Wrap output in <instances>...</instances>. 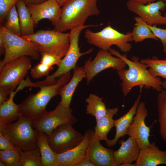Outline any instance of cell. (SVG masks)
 I'll list each match as a JSON object with an SVG mask.
<instances>
[{"instance_id": "obj_1", "label": "cell", "mask_w": 166, "mask_h": 166, "mask_svg": "<svg viewBox=\"0 0 166 166\" xmlns=\"http://www.w3.org/2000/svg\"><path fill=\"white\" fill-rule=\"evenodd\" d=\"M113 55L123 60L128 66L117 71L121 80L122 91L125 97L135 86H144L147 88H152L158 92L162 90V83L160 78L152 76L148 69V66L139 61V58L133 56L131 60L125 54L121 55L118 51L110 48L109 51Z\"/></svg>"}, {"instance_id": "obj_2", "label": "cell", "mask_w": 166, "mask_h": 166, "mask_svg": "<svg viewBox=\"0 0 166 166\" xmlns=\"http://www.w3.org/2000/svg\"><path fill=\"white\" fill-rule=\"evenodd\" d=\"M71 77L69 71L60 77L55 83L41 86L37 93L29 96L18 105L21 115L32 120L38 117L46 110V106L50 100L60 94Z\"/></svg>"}, {"instance_id": "obj_3", "label": "cell", "mask_w": 166, "mask_h": 166, "mask_svg": "<svg viewBox=\"0 0 166 166\" xmlns=\"http://www.w3.org/2000/svg\"><path fill=\"white\" fill-rule=\"evenodd\" d=\"M99 0H69L63 6L60 18L54 30L63 32L84 25L88 18L99 14Z\"/></svg>"}, {"instance_id": "obj_4", "label": "cell", "mask_w": 166, "mask_h": 166, "mask_svg": "<svg viewBox=\"0 0 166 166\" xmlns=\"http://www.w3.org/2000/svg\"><path fill=\"white\" fill-rule=\"evenodd\" d=\"M99 25L100 24L84 25L74 27L70 30L69 33L70 42L69 48L57 69L52 74L46 76L43 80L34 82V87L40 88L43 86L54 84L57 81V78L70 71L71 69H74L76 67V64L79 58L84 55L91 53L93 50V48H91L85 52H80L78 42L81 32L86 28Z\"/></svg>"}, {"instance_id": "obj_5", "label": "cell", "mask_w": 166, "mask_h": 166, "mask_svg": "<svg viewBox=\"0 0 166 166\" xmlns=\"http://www.w3.org/2000/svg\"><path fill=\"white\" fill-rule=\"evenodd\" d=\"M32 120L21 116L14 122L0 126V132L19 151H26L37 146L38 132L33 128Z\"/></svg>"}, {"instance_id": "obj_6", "label": "cell", "mask_w": 166, "mask_h": 166, "mask_svg": "<svg viewBox=\"0 0 166 166\" xmlns=\"http://www.w3.org/2000/svg\"><path fill=\"white\" fill-rule=\"evenodd\" d=\"M0 31L5 45L4 56L0 62V70L6 64L22 57L28 56L34 60L39 58L40 54L37 43L12 33L2 25Z\"/></svg>"}, {"instance_id": "obj_7", "label": "cell", "mask_w": 166, "mask_h": 166, "mask_svg": "<svg viewBox=\"0 0 166 166\" xmlns=\"http://www.w3.org/2000/svg\"><path fill=\"white\" fill-rule=\"evenodd\" d=\"M84 34L89 44L104 50L109 51L113 45L124 53L130 51L132 48V45L129 43L133 41L131 33L128 32L125 34L120 33L110 25L97 32L87 29Z\"/></svg>"}, {"instance_id": "obj_8", "label": "cell", "mask_w": 166, "mask_h": 166, "mask_svg": "<svg viewBox=\"0 0 166 166\" xmlns=\"http://www.w3.org/2000/svg\"><path fill=\"white\" fill-rule=\"evenodd\" d=\"M21 36L38 44L40 53L47 52L62 59L66 55L69 45V34L54 29L41 30L32 35Z\"/></svg>"}, {"instance_id": "obj_9", "label": "cell", "mask_w": 166, "mask_h": 166, "mask_svg": "<svg viewBox=\"0 0 166 166\" xmlns=\"http://www.w3.org/2000/svg\"><path fill=\"white\" fill-rule=\"evenodd\" d=\"M72 110L65 107L60 103L53 110H46L38 117L32 120V126L39 132L47 136L50 134L56 128L62 124L73 125L77 120L72 114Z\"/></svg>"}, {"instance_id": "obj_10", "label": "cell", "mask_w": 166, "mask_h": 166, "mask_svg": "<svg viewBox=\"0 0 166 166\" xmlns=\"http://www.w3.org/2000/svg\"><path fill=\"white\" fill-rule=\"evenodd\" d=\"M31 58L23 56L5 65L0 70V88L10 94L14 91L31 69Z\"/></svg>"}, {"instance_id": "obj_11", "label": "cell", "mask_w": 166, "mask_h": 166, "mask_svg": "<svg viewBox=\"0 0 166 166\" xmlns=\"http://www.w3.org/2000/svg\"><path fill=\"white\" fill-rule=\"evenodd\" d=\"M47 136L51 148L56 154H60L78 145L84 135L76 130L72 125L67 124L58 126Z\"/></svg>"}, {"instance_id": "obj_12", "label": "cell", "mask_w": 166, "mask_h": 166, "mask_svg": "<svg viewBox=\"0 0 166 166\" xmlns=\"http://www.w3.org/2000/svg\"><path fill=\"white\" fill-rule=\"evenodd\" d=\"M113 55L109 51L100 49L93 60L90 57L85 61L83 67L87 84L97 74L105 69L112 68L117 71L125 68L127 65L124 61Z\"/></svg>"}, {"instance_id": "obj_13", "label": "cell", "mask_w": 166, "mask_h": 166, "mask_svg": "<svg viewBox=\"0 0 166 166\" xmlns=\"http://www.w3.org/2000/svg\"><path fill=\"white\" fill-rule=\"evenodd\" d=\"M126 6L129 10L137 14L149 25H166V17L162 16L160 11L166 7V2L162 0L145 5L128 0Z\"/></svg>"}, {"instance_id": "obj_14", "label": "cell", "mask_w": 166, "mask_h": 166, "mask_svg": "<svg viewBox=\"0 0 166 166\" xmlns=\"http://www.w3.org/2000/svg\"><path fill=\"white\" fill-rule=\"evenodd\" d=\"M148 115V111L145 103L140 102L132 121L127 131V135L133 138L137 142L140 149L146 147L150 143L149 140L150 136V128L146 124L145 119Z\"/></svg>"}, {"instance_id": "obj_15", "label": "cell", "mask_w": 166, "mask_h": 166, "mask_svg": "<svg viewBox=\"0 0 166 166\" xmlns=\"http://www.w3.org/2000/svg\"><path fill=\"white\" fill-rule=\"evenodd\" d=\"M27 6L35 25L46 19L55 26L61 16L62 9L57 0H47L41 3Z\"/></svg>"}, {"instance_id": "obj_16", "label": "cell", "mask_w": 166, "mask_h": 166, "mask_svg": "<svg viewBox=\"0 0 166 166\" xmlns=\"http://www.w3.org/2000/svg\"><path fill=\"white\" fill-rule=\"evenodd\" d=\"M94 133L91 129L85 131L83 139L78 145L63 153L57 154L59 166H74L84 157Z\"/></svg>"}, {"instance_id": "obj_17", "label": "cell", "mask_w": 166, "mask_h": 166, "mask_svg": "<svg viewBox=\"0 0 166 166\" xmlns=\"http://www.w3.org/2000/svg\"><path fill=\"white\" fill-rule=\"evenodd\" d=\"M94 134L86 152V156L96 166H115L114 150L103 146Z\"/></svg>"}, {"instance_id": "obj_18", "label": "cell", "mask_w": 166, "mask_h": 166, "mask_svg": "<svg viewBox=\"0 0 166 166\" xmlns=\"http://www.w3.org/2000/svg\"><path fill=\"white\" fill-rule=\"evenodd\" d=\"M121 146L114 150L113 156L115 166H120L125 163H132L136 161L139 157L140 148L136 141L129 136L125 140H120Z\"/></svg>"}, {"instance_id": "obj_19", "label": "cell", "mask_w": 166, "mask_h": 166, "mask_svg": "<svg viewBox=\"0 0 166 166\" xmlns=\"http://www.w3.org/2000/svg\"><path fill=\"white\" fill-rule=\"evenodd\" d=\"M135 166H156L166 165V150H160L153 142L146 148L140 149Z\"/></svg>"}, {"instance_id": "obj_20", "label": "cell", "mask_w": 166, "mask_h": 166, "mask_svg": "<svg viewBox=\"0 0 166 166\" xmlns=\"http://www.w3.org/2000/svg\"><path fill=\"white\" fill-rule=\"evenodd\" d=\"M140 87L139 96L130 109L124 115L114 120V126L116 128V134L114 138L112 140L109 139L106 143L109 147L110 148L115 145L120 138L127 135V130L132 121L137 107L140 102L142 86Z\"/></svg>"}, {"instance_id": "obj_21", "label": "cell", "mask_w": 166, "mask_h": 166, "mask_svg": "<svg viewBox=\"0 0 166 166\" xmlns=\"http://www.w3.org/2000/svg\"><path fill=\"white\" fill-rule=\"evenodd\" d=\"M85 77L86 73L83 67L77 66L74 69L73 76L62 89L60 95L61 97L59 102L64 106L70 107L74 93L79 83Z\"/></svg>"}, {"instance_id": "obj_22", "label": "cell", "mask_w": 166, "mask_h": 166, "mask_svg": "<svg viewBox=\"0 0 166 166\" xmlns=\"http://www.w3.org/2000/svg\"><path fill=\"white\" fill-rule=\"evenodd\" d=\"M16 93V91L11 92L8 100L0 105V126L12 123L21 116L18 105L13 101Z\"/></svg>"}, {"instance_id": "obj_23", "label": "cell", "mask_w": 166, "mask_h": 166, "mask_svg": "<svg viewBox=\"0 0 166 166\" xmlns=\"http://www.w3.org/2000/svg\"><path fill=\"white\" fill-rule=\"evenodd\" d=\"M118 111L117 107L108 109L106 115L96 121L94 134L100 140H105L106 143L108 141L107 134L114 126L113 117L117 114Z\"/></svg>"}, {"instance_id": "obj_24", "label": "cell", "mask_w": 166, "mask_h": 166, "mask_svg": "<svg viewBox=\"0 0 166 166\" xmlns=\"http://www.w3.org/2000/svg\"><path fill=\"white\" fill-rule=\"evenodd\" d=\"M37 146L40 150L42 166H59L57 154L49 146L46 134L38 132Z\"/></svg>"}, {"instance_id": "obj_25", "label": "cell", "mask_w": 166, "mask_h": 166, "mask_svg": "<svg viewBox=\"0 0 166 166\" xmlns=\"http://www.w3.org/2000/svg\"><path fill=\"white\" fill-rule=\"evenodd\" d=\"M18 11L21 30V36H26L34 34L35 25L27 7L23 0L15 5Z\"/></svg>"}, {"instance_id": "obj_26", "label": "cell", "mask_w": 166, "mask_h": 166, "mask_svg": "<svg viewBox=\"0 0 166 166\" xmlns=\"http://www.w3.org/2000/svg\"><path fill=\"white\" fill-rule=\"evenodd\" d=\"M103 98L95 94L90 93L86 98L85 101L86 105V113L94 116L96 121L104 116L107 113V109L104 102Z\"/></svg>"}, {"instance_id": "obj_27", "label": "cell", "mask_w": 166, "mask_h": 166, "mask_svg": "<svg viewBox=\"0 0 166 166\" xmlns=\"http://www.w3.org/2000/svg\"><path fill=\"white\" fill-rule=\"evenodd\" d=\"M134 19L136 23L131 32L133 41L135 42H138L146 39L158 40L146 22L138 16L135 17Z\"/></svg>"}, {"instance_id": "obj_28", "label": "cell", "mask_w": 166, "mask_h": 166, "mask_svg": "<svg viewBox=\"0 0 166 166\" xmlns=\"http://www.w3.org/2000/svg\"><path fill=\"white\" fill-rule=\"evenodd\" d=\"M159 124V132L162 139L166 142V91L161 90L157 96Z\"/></svg>"}, {"instance_id": "obj_29", "label": "cell", "mask_w": 166, "mask_h": 166, "mask_svg": "<svg viewBox=\"0 0 166 166\" xmlns=\"http://www.w3.org/2000/svg\"><path fill=\"white\" fill-rule=\"evenodd\" d=\"M19 152V166H42L41 153L37 146L28 150Z\"/></svg>"}, {"instance_id": "obj_30", "label": "cell", "mask_w": 166, "mask_h": 166, "mask_svg": "<svg viewBox=\"0 0 166 166\" xmlns=\"http://www.w3.org/2000/svg\"><path fill=\"white\" fill-rule=\"evenodd\" d=\"M140 61L148 66V70L152 76L166 79V60H159L154 57L142 59Z\"/></svg>"}, {"instance_id": "obj_31", "label": "cell", "mask_w": 166, "mask_h": 166, "mask_svg": "<svg viewBox=\"0 0 166 166\" xmlns=\"http://www.w3.org/2000/svg\"><path fill=\"white\" fill-rule=\"evenodd\" d=\"M4 26L12 33L21 36V30L18 15L15 5L8 12L5 18Z\"/></svg>"}, {"instance_id": "obj_32", "label": "cell", "mask_w": 166, "mask_h": 166, "mask_svg": "<svg viewBox=\"0 0 166 166\" xmlns=\"http://www.w3.org/2000/svg\"><path fill=\"white\" fill-rule=\"evenodd\" d=\"M20 152L16 148L8 150L0 151V160L7 166H19Z\"/></svg>"}, {"instance_id": "obj_33", "label": "cell", "mask_w": 166, "mask_h": 166, "mask_svg": "<svg viewBox=\"0 0 166 166\" xmlns=\"http://www.w3.org/2000/svg\"><path fill=\"white\" fill-rule=\"evenodd\" d=\"M53 69V66L40 62L31 69L30 74L33 78H39L44 76L48 75V74Z\"/></svg>"}, {"instance_id": "obj_34", "label": "cell", "mask_w": 166, "mask_h": 166, "mask_svg": "<svg viewBox=\"0 0 166 166\" xmlns=\"http://www.w3.org/2000/svg\"><path fill=\"white\" fill-rule=\"evenodd\" d=\"M40 53L41 55V63L50 66L55 65L58 66L61 62L62 58L52 53L46 52Z\"/></svg>"}, {"instance_id": "obj_35", "label": "cell", "mask_w": 166, "mask_h": 166, "mask_svg": "<svg viewBox=\"0 0 166 166\" xmlns=\"http://www.w3.org/2000/svg\"><path fill=\"white\" fill-rule=\"evenodd\" d=\"M20 0H0V22L2 24L5 19L9 10Z\"/></svg>"}, {"instance_id": "obj_36", "label": "cell", "mask_w": 166, "mask_h": 166, "mask_svg": "<svg viewBox=\"0 0 166 166\" xmlns=\"http://www.w3.org/2000/svg\"><path fill=\"white\" fill-rule=\"evenodd\" d=\"M148 26L155 37L161 41L164 47L166 46V29L158 28L155 25Z\"/></svg>"}, {"instance_id": "obj_37", "label": "cell", "mask_w": 166, "mask_h": 166, "mask_svg": "<svg viewBox=\"0 0 166 166\" xmlns=\"http://www.w3.org/2000/svg\"><path fill=\"white\" fill-rule=\"evenodd\" d=\"M15 148L11 142L0 132V149L8 150Z\"/></svg>"}, {"instance_id": "obj_38", "label": "cell", "mask_w": 166, "mask_h": 166, "mask_svg": "<svg viewBox=\"0 0 166 166\" xmlns=\"http://www.w3.org/2000/svg\"><path fill=\"white\" fill-rule=\"evenodd\" d=\"M74 166H96L86 156L77 163Z\"/></svg>"}, {"instance_id": "obj_39", "label": "cell", "mask_w": 166, "mask_h": 166, "mask_svg": "<svg viewBox=\"0 0 166 166\" xmlns=\"http://www.w3.org/2000/svg\"><path fill=\"white\" fill-rule=\"evenodd\" d=\"M10 93L4 89L0 88V105L7 100L8 96Z\"/></svg>"}, {"instance_id": "obj_40", "label": "cell", "mask_w": 166, "mask_h": 166, "mask_svg": "<svg viewBox=\"0 0 166 166\" xmlns=\"http://www.w3.org/2000/svg\"><path fill=\"white\" fill-rule=\"evenodd\" d=\"M5 45L4 38L2 33L0 31V48L1 54H2L3 53H5Z\"/></svg>"}, {"instance_id": "obj_41", "label": "cell", "mask_w": 166, "mask_h": 166, "mask_svg": "<svg viewBox=\"0 0 166 166\" xmlns=\"http://www.w3.org/2000/svg\"><path fill=\"white\" fill-rule=\"evenodd\" d=\"M26 6L41 3L47 0H23Z\"/></svg>"}, {"instance_id": "obj_42", "label": "cell", "mask_w": 166, "mask_h": 166, "mask_svg": "<svg viewBox=\"0 0 166 166\" xmlns=\"http://www.w3.org/2000/svg\"><path fill=\"white\" fill-rule=\"evenodd\" d=\"M137 4H146L151 3L156 0H131ZM166 2V0H161Z\"/></svg>"}, {"instance_id": "obj_43", "label": "cell", "mask_w": 166, "mask_h": 166, "mask_svg": "<svg viewBox=\"0 0 166 166\" xmlns=\"http://www.w3.org/2000/svg\"><path fill=\"white\" fill-rule=\"evenodd\" d=\"M68 0H57V1L58 4L61 7Z\"/></svg>"}, {"instance_id": "obj_44", "label": "cell", "mask_w": 166, "mask_h": 166, "mask_svg": "<svg viewBox=\"0 0 166 166\" xmlns=\"http://www.w3.org/2000/svg\"><path fill=\"white\" fill-rule=\"evenodd\" d=\"M135 166V165L134 164H132V163H124L121 165L120 166Z\"/></svg>"}, {"instance_id": "obj_45", "label": "cell", "mask_w": 166, "mask_h": 166, "mask_svg": "<svg viewBox=\"0 0 166 166\" xmlns=\"http://www.w3.org/2000/svg\"><path fill=\"white\" fill-rule=\"evenodd\" d=\"M162 88L166 89V79L162 82Z\"/></svg>"}, {"instance_id": "obj_46", "label": "cell", "mask_w": 166, "mask_h": 166, "mask_svg": "<svg viewBox=\"0 0 166 166\" xmlns=\"http://www.w3.org/2000/svg\"><path fill=\"white\" fill-rule=\"evenodd\" d=\"M0 166H7L6 164L3 162L0 161Z\"/></svg>"}, {"instance_id": "obj_47", "label": "cell", "mask_w": 166, "mask_h": 166, "mask_svg": "<svg viewBox=\"0 0 166 166\" xmlns=\"http://www.w3.org/2000/svg\"><path fill=\"white\" fill-rule=\"evenodd\" d=\"M163 51L166 54V46L164 47Z\"/></svg>"}, {"instance_id": "obj_48", "label": "cell", "mask_w": 166, "mask_h": 166, "mask_svg": "<svg viewBox=\"0 0 166 166\" xmlns=\"http://www.w3.org/2000/svg\"><path fill=\"white\" fill-rule=\"evenodd\" d=\"M164 16L166 17V12L164 14Z\"/></svg>"}, {"instance_id": "obj_49", "label": "cell", "mask_w": 166, "mask_h": 166, "mask_svg": "<svg viewBox=\"0 0 166 166\" xmlns=\"http://www.w3.org/2000/svg\"><path fill=\"white\" fill-rule=\"evenodd\" d=\"M165 146L166 147V144L165 145Z\"/></svg>"}]
</instances>
